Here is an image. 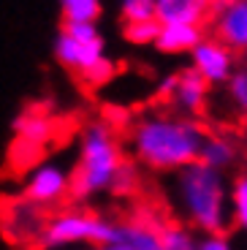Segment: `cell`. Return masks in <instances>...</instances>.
Here are the masks:
<instances>
[{
  "instance_id": "cell-1",
  "label": "cell",
  "mask_w": 247,
  "mask_h": 250,
  "mask_svg": "<svg viewBox=\"0 0 247 250\" xmlns=\"http://www.w3.org/2000/svg\"><path fill=\"white\" fill-rule=\"evenodd\" d=\"M206 131L209 125L204 120H190L152 106L125 125L123 144L128 158L136 161L144 171L166 177L198 161Z\"/></svg>"
},
{
  "instance_id": "cell-2",
  "label": "cell",
  "mask_w": 247,
  "mask_h": 250,
  "mask_svg": "<svg viewBox=\"0 0 247 250\" xmlns=\"http://www.w3.org/2000/svg\"><path fill=\"white\" fill-rule=\"evenodd\" d=\"M168 212L196 234H215L231 229L228 180L204 163H190L166 174Z\"/></svg>"
},
{
  "instance_id": "cell-3",
  "label": "cell",
  "mask_w": 247,
  "mask_h": 250,
  "mask_svg": "<svg viewBox=\"0 0 247 250\" xmlns=\"http://www.w3.org/2000/svg\"><path fill=\"white\" fill-rule=\"evenodd\" d=\"M123 133L109 120H93L82 131L79 161L71 171L68 204H84L93 196L109 193L120 163L125 161Z\"/></svg>"
},
{
  "instance_id": "cell-4",
  "label": "cell",
  "mask_w": 247,
  "mask_h": 250,
  "mask_svg": "<svg viewBox=\"0 0 247 250\" xmlns=\"http://www.w3.org/2000/svg\"><path fill=\"white\" fill-rule=\"evenodd\" d=\"M114 239V220L87 209L82 204H65L46 215L33 250H62V248H103Z\"/></svg>"
},
{
  "instance_id": "cell-5",
  "label": "cell",
  "mask_w": 247,
  "mask_h": 250,
  "mask_svg": "<svg viewBox=\"0 0 247 250\" xmlns=\"http://www.w3.org/2000/svg\"><path fill=\"white\" fill-rule=\"evenodd\" d=\"M55 57L65 71L82 82L106 60V44L98 25L90 22H62L55 41Z\"/></svg>"
},
{
  "instance_id": "cell-6",
  "label": "cell",
  "mask_w": 247,
  "mask_h": 250,
  "mask_svg": "<svg viewBox=\"0 0 247 250\" xmlns=\"http://www.w3.org/2000/svg\"><path fill=\"white\" fill-rule=\"evenodd\" d=\"M155 104L182 117L204 120L212 114V87L187 65L161 82V87L155 93Z\"/></svg>"
},
{
  "instance_id": "cell-7",
  "label": "cell",
  "mask_w": 247,
  "mask_h": 250,
  "mask_svg": "<svg viewBox=\"0 0 247 250\" xmlns=\"http://www.w3.org/2000/svg\"><path fill=\"white\" fill-rule=\"evenodd\" d=\"M166 215L171 212L155 204L133 201V207L128 212H123L114 220V239H111V245H117L123 250H163L158 229H161V220Z\"/></svg>"
},
{
  "instance_id": "cell-8",
  "label": "cell",
  "mask_w": 247,
  "mask_h": 250,
  "mask_svg": "<svg viewBox=\"0 0 247 250\" xmlns=\"http://www.w3.org/2000/svg\"><path fill=\"white\" fill-rule=\"evenodd\" d=\"M68 188L71 171L60 163L49 161L41 163V166H33L30 177L25 180V188H22V199L52 212V209H60V207L68 204Z\"/></svg>"
},
{
  "instance_id": "cell-9",
  "label": "cell",
  "mask_w": 247,
  "mask_h": 250,
  "mask_svg": "<svg viewBox=\"0 0 247 250\" xmlns=\"http://www.w3.org/2000/svg\"><path fill=\"white\" fill-rule=\"evenodd\" d=\"M46 215H49L46 209L25 201L22 196L19 199H8L6 207L0 209V229H3L6 239L33 248L43 223H46Z\"/></svg>"
},
{
  "instance_id": "cell-10",
  "label": "cell",
  "mask_w": 247,
  "mask_h": 250,
  "mask_svg": "<svg viewBox=\"0 0 247 250\" xmlns=\"http://www.w3.org/2000/svg\"><path fill=\"white\" fill-rule=\"evenodd\" d=\"M190 55H193L190 68L196 71L212 90L223 87V84L228 82V76L239 68V55H234L228 46H223L220 41H215L212 36L201 38L198 46L190 52Z\"/></svg>"
},
{
  "instance_id": "cell-11",
  "label": "cell",
  "mask_w": 247,
  "mask_h": 250,
  "mask_svg": "<svg viewBox=\"0 0 247 250\" xmlns=\"http://www.w3.org/2000/svg\"><path fill=\"white\" fill-rule=\"evenodd\" d=\"M206 36L228 46L234 55L247 52V0H234L228 6L212 11L206 22Z\"/></svg>"
},
{
  "instance_id": "cell-12",
  "label": "cell",
  "mask_w": 247,
  "mask_h": 250,
  "mask_svg": "<svg viewBox=\"0 0 247 250\" xmlns=\"http://www.w3.org/2000/svg\"><path fill=\"white\" fill-rule=\"evenodd\" d=\"M242 152H245V147L231 128H209L204 144H201V152H198V163H204L215 171H228L239 166Z\"/></svg>"
},
{
  "instance_id": "cell-13",
  "label": "cell",
  "mask_w": 247,
  "mask_h": 250,
  "mask_svg": "<svg viewBox=\"0 0 247 250\" xmlns=\"http://www.w3.org/2000/svg\"><path fill=\"white\" fill-rule=\"evenodd\" d=\"M212 17V0H155V19L161 25L182 22V25L206 27Z\"/></svg>"
},
{
  "instance_id": "cell-14",
  "label": "cell",
  "mask_w": 247,
  "mask_h": 250,
  "mask_svg": "<svg viewBox=\"0 0 247 250\" xmlns=\"http://www.w3.org/2000/svg\"><path fill=\"white\" fill-rule=\"evenodd\" d=\"M206 36V27L201 25H182V22H168L161 25V33L155 38V49L166 55H185L198 46V41Z\"/></svg>"
},
{
  "instance_id": "cell-15",
  "label": "cell",
  "mask_w": 247,
  "mask_h": 250,
  "mask_svg": "<svg viewBox=\"0 0 247 250\" xmlns=\"http://www.w3.org/2000/svg\"><path fill=\"white\" fill-rule=\"evenodd\" d=\"M14 133L19 142L36 144V147H46L49 139L55 136V120L38 106H27L25 112H19L14 120Z\"/></svg>"
},
{
  "instance_id": "cell-16",
  "label": "cell",
  "mask_w": 247,
  "mask_h": 250,
  "mask_svg": "<svg viewBox=\"0 0 247 250\" xmlns=\"http://www.w3.org/2000/svg\"><path fill=\"white\" fill-rule=\"evenodd\" d=\"M223 101H226V114H223L226 128H231V131H234V125L247 128V71L242 65L223 84Z\"/></svg>"
},
{
  "instance_id": "cell-17",
  "label": "cell",
  "mask_w": 247,
  "mask_h": 250,
  "mask_svg": "<svg viewBox=\"0 0 247 250\" xmlns=\"http://www.w3.org/2000/svg\"><path fill=\"white\" fill-rule=\"evenodd\" d=\"M109 193L114 196V199L139 201L144 196V169L136 161H130V158L125 155V161L120 163L117 174H114V182H111Z\"/></svg>"
},
{
  "instance_id": "cell-18",
  "label": "cell",
  "mask_w": 247,
  "mask_h": 250,
  "mask_svg": "<svg viewBox=\"0 0 247 250\" xmlns=\"http://www.w3.org/2000/svg\"><path fill=\"white\" fill-rule=\"evenodd\" d=\"M161 248L163 250H196L198 234L193 231L190 226H185L182 220H177L174 215H166L161 220Z\"/></svg>"
},
{
  "instance_id": "cell-19",
  "label": "cell",
  "mask_w": 247,
  "mask_h": 250,
  "mask_svg": "<svg viewBox=\"0 0 247 250\" xmlns=\"http://www.w3.org/2000/svg\"><path fill=\"white\" fill-rule=\"evenodd\" d=\"M228 212L231 226L247 231V169L236 171V177L228 182Z\"/></svg>"
},
{
  "instance_id": "cell-20",
  "label": "cell",
  "mask_w": 247,
  "mask_h": 250,
  "mask_svg": "<svg viewBox=\"0 0 247 250\" xmlns=\"http://www.w3.org/2000/svg\"><path fill=\"white\" fill-rule=\"evenodd\" d=\"M62 22H90L98 25L101 19V0H60Z\"/></svg>"
},
{
  "instance_id": "cell-21",
  "label": "cell",
  "mask_w": 247,
  "mask_h": 250,
  "mask_svg": "<svg viewBox=\"0 0 247 250\" xmlns=\"http://www.w3.org/2000/svg\"><path fill=\"white\" fill-rule=\"evenodd\" d=\"M161 33L158 19H144V22H128L123 25V36L133 46H155V38Z\"/></svg>"
},
{
  "instance_id": "cell-22",
  "label": "cell",
  "mask_w": 247,
  "mask_h": 250,
  "mask_svg": "<svg viewBox=\"0 0 247 250\" xmlns=\"http://www.w3.org/2000/svg\"><path fill=\"white\" fill-rule=\"evenodd\" d=\"M120 17H123V25H128V22L155 19V0H123Z\"/></svg>"
},
{
  "instance_id": "cell-23",
  "label": "cell",
  "mask_w": 247,
  "mask_h": 250,
  "mask_svg": "<svg viewBox=\"0 0 247 250\" xmlns=\"http://www.w3.org/2000/svg\"><path fill=\"white\" fill-rule=\"evenodd\" d=\"M196 250H234V239L228 231H215V234H198Z\"/></svg>"
},
{
  "instance_id": "cell-24",
  "label": "cell",
  "mask_w": 247,
  "mask_h": 250,
  "mask_svg": "<svg viewBox=\"0 0 247 250\" xmlns=\"http://www.w3.org/2000/svg\"><path fill=\"white\" fill-rule=\"evenodd\" d=\"M228 3H234V0H212V11H217V8L228 6Z\"/></svg>"
},
{
  "instance_id": "cell-25",
  "label": "cell",
  "mask_w": 247,
  "mask_h": 250,
  "mask_svg": "<svg viewBox=\"0 0 247 250\" xmlns=\"http://www.w3.org/2000/svg\"><path fill=\"white\" fill-rule=\"evenodd\" d=\"M87 250H123V248H117V245H103V248H87Z\"/></svg>"
},
{
  "instance_id": "cell-26",
  "label": "cell",
  "mask_w": 247,
  "mask_h": 250,
  "mask_svg": "<svg viewBox=\"0 0 247 250\" xmlns=\"http://www.w3.org/2000/svg\"><path fill=\"white\" fill-rule=\"evenodd\" d=\"M239 65L247 71V52H245V55H239Z\"/></svg>"
}]
</instances>
